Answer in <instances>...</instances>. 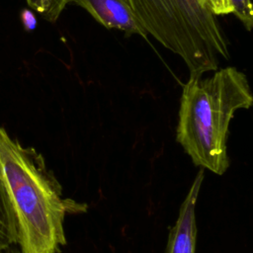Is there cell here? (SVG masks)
I'll return each instance as SVG.
<instances>
[{
  "instance_id": "obj_7",
  "label": "cell",
  "mask_w": 253,
  "mask_h": 253,
  "mask_svg": "<svg viewBox=\"0 0 253 253\" xmlns=\"http://www.w3.org/2000/svg\"><path fill=\"white\" fill-rule=\"evenodd\" d=\"M28 5L44 20L55 22L68 4L67 0H26Z\"/></svg>"
},
{
  "instance_id": "obj_2",
  "label": "cell",
  "mask_w": 253,
  "mask_h": 253,
  "mask_svg": "<svg viewBox=\"0 0 253 253\" xmlns=\"http://www.w3.org/2000/svg\"><path fill=\"white\" fill-rule=\"evenodd\" d=\"M253 94L242 71L228 66L183 85L176 139L202 169L222 175L229 166L227 137L236 111L249 109Z\"/></svg>"
},
{
  "instance_id": "obj_1",
  "label": "cell",
  "mask_w": 253,
  "mask_h": 253,
  "mask_svg": "<svg viewBox=\"0 0 253 253\" xmlns=\"http://www.w3.org/2000/svg\"><path fill=\"white\" fill-rule=\"evenodd\" d=\"M0 165L21 253H58L66 244L64 218L80 206L64 199L41 153L25 147L0 126Z\"/></svg>"
},
{
  "instance_id": "obj_11",
  "label": "cell",
  "mask_w": 253,
  "mask_h": 253,
  "mask_svg": "<svg viewBox=\"0 0 253 253\" xmlns=\"http://www.w3.org/2000/svg\"><path fill=\"white\" fill-rule=\"evenodd\" d=\"M0 253H6L5 250H0ZM12 253H16V252H12Z\"/></svg>"
},
{
  "instance_id": "obj_6",
  "label": "cell",
  "mask_w": 253,
  "mask_h": 253,
  "mask_svg": "<svg viewBox=\"0 0 253 253\" xmlns=\"http://www.w3.org/2000/svg\"><path fill=\"white\" fill-rule=\"evenodd\" d=\"M17 244V228L0 165V250Z\"/></svg>"
},
{
  "instance_id": "obj_9",
  "label": "cell",
  "mask_w": 253,
  "mask_h": 253,
  "mask_svg": "<svg viewBox=\"0 0 253 253\" xmlns=\"http://www.w3.org/2000/svg\"><path fill=\"white\" fill-rule=\"evenodd\" d=\"M207 2L216 17L232 14V8L229 0H207Z\"/></svg>"
},
{
  "instance_id": "obj_5",
  "label": "cell",
  "mask_w": 253,
  "mask_h": 253,
  "mask_svg": "<svg viewBox=\"0 0 253 253\" xmlns=\"http://www.w3.org/2000/svg\"><path fill=\"white\" fill-rule=\"evenodd\" d=\"M203 180L204 169H201L180 207L177 220L169 234L166 253H195L197 240L196 204Z\"/></svg>"
},
{
  "instance_id": "obj_8",
  "label": "cell",
  "mask_w": 253,
  "mask_h": 253,
  "mask_svg": "<svg viewBox=\"0 0 253 253\" xmlns=\"http://www.w3.org/2000/svg\"><path fill=\"white\" fill-rule=\"evenodd\" d=\"M232 14L242 23L247 31L253 28V6L251 0H229Z\"/></svg>"
},
{
  "instance_id": "obj_3",
  "label": "cell",
  "mask_w": 253,
  "mask_h": 253,
  "mask_svg": "<svg viewBox=\"0 0 253 253\" xmlns=\"http://www.w3.org/2000/svg\"><path fill=\"white\" fill-rule=\"evenodd\" d=\"M147 34L180 56L190 77L215 71L230 57L228 41L207 0H128Z\"/></svg>"
},
{
  "instance_id": "obj_10",
  "label": "cell",
  "mask_w": 253,
  "mask_h": 253,
  "mask_svg": "<svg viewBox=\"0 0 253 253\" xmlns=\"http://www.w3.org/2000/svg\"><path fill=\"white\" fill-rule=\"evenodd\" d=\"M23 12L24 13H23L22 19H23V22H24V25H25L26 29H28V30L35 29V27L37 25V21H36V18L34 16V14L31 13L30 11H28V10H24Z\"/></svg>"
},
{
  "instance_id": "obj_4",
  "label": "cell",
  "mask_w": 253,
  "mask_h": 253,
  "mask_svg": "<svg viewBox=\"0 0 253 253\" xmlns=\"http://www.w3.org/2000/svg\"><path fill=\"white\" fill-rule=\"evenodd\" d=\"M85 9L98 23L107 29L125 33L126 37L148 35L133 13L128 0H67Z\"/></svg>"
}]
</instances>
